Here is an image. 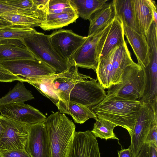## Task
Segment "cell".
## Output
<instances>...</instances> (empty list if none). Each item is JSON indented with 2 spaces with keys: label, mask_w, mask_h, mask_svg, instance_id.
<instances>
[{
  "label": "cell",
  "mask_w": 157,
  "mask_h": 157,
  "mask_svg": "<svg viewBox=\"0 0 157 157\" xmlns=\"http://www.w3.org/2000/svg\"><path fill=\"white\" fill-rule=\"evenodd\" d=\"M136 20L140 33L146 36L153 21L151 0H132Z\"/></svg>",
  "instance_id": "19"
},
{
  "label": "cell",
  "mask_w": 157,
  "mask_h": 157,
  "mask_svg": "<svg viewBox=\"0 0 157 157\" xmlns=\"http://www.w3.org/2000/svg\"><path fill=\"white\" fill-rule=\"evenodd\" d=\"M25 150L31 157H51L48 136L43 122L28 125Z\"/></svg>",
  "instance_id": "13"
},
{
  "label": "cell",
  "mask_w": 157,
  "mask_h": 157,
  "mask_svg": "<svg viewBox=\"0 0 157 157\" xmlns=\"http://www.w3.org/2000/svg\"><path fill=\"white\" fill-rule=\"evenodd\" d=\"M72 7L70 0H49L48 10H58Z\"/></svg>",
  "instance_id": "32"
},
{
  "label": "cell",
  "mask_w": 157,
  "mask_h": 157,
  "mask_svg": "<svg viewBox=\"0 0 157 157\" xmlns=\"http://www.w3.org/2000/svg\"><path fill=\"white\" fill-rule=\"evenodd\" d=\"M12 25L10 23L0 18V27Z\"/></svg>",
  "instance_id": "39"
},
{
  "label": "cell",
  "mask_w": 157,
  "mask_h": 157,
  "mask_svg": "<svg viewBox=\"0 0 157 157\" xmlns=\"http://www.w3.org/2000/svg\"><path fill=\"white\" fill-rule=\"evenodd\" d=\"M56 105L60 113L71 116L76 123L83 124L90 118H97L90 108L75 102L59 100Z\"/></svg>",
  "instance_id": "18"
},
{
  "label": "cell",
  "mask_w": 157,
  "mask_h": 157,
  "mask_svg": "<svg viewBox=\"0 0 157 157\" xmlns=\"http://www.w3.org/2000/svg\"><path fill=\"white\" fill-rule=\"evenodd\" d=\"M78 68L77 66L73 65L66 71L56 74L51 88L59 100L67 101L71 91L76 83L86 79L92 78L89 76L79 73Z\"/></svg>",
  "instance_id": "14"
},
{
  "label": "cell",
  "mask_w": 157,
  "mask_h": 157,
  "mask_svg": "<svg viewBox=\"0 0 157 157\" xmlns=\"http://www.w3.org/2000/svg\"><path fill=\"white\" fill-rule=\"evenodd\" d=\"M31 91L25 87L23 82H18L6 95L0 98V106L15 103H24L34 99Z\"/></svg>",
  "instance_id": "25"
},
{
  "label": "cell",
  "mask_w": 157,
  "mask_h": 157,
  "mask_svg": "<svg viewBox=\"0 0 157 157\" xmlns=\"http://www.w3.org/2000/svg\"><path fill=\"white\" fill-rule=\"evenodd\" d=\"M21 12L29 13L23 10L7 4L5 2V0H0V16L7 13Z\"/></svg>",
  "instance_id": "33"
},
{
  "label": "cell",
  "mask_w": 157,
  "mask_h": 157,
  "mask_svg": "<svg viewBox=\"0 0 157 157\" xmlns=\"http://www.w3.org/2000/svg\"><path fill=\"white\" fill-rule=\"evenodd\" d=\"M148 146V144L145 143L137 157H149Z\"/></svg>",
  "instance_id": "36"
},
{
  "label": "cell",
  "mask_w": 157,
  "mask_h": 157,
  "mask_svg": "<svg viewBox=\"0 0 157 157\" xmlns=\"http://www.w3.org/2000/svg\"><path fill=\"white\" fill-rule=\"evenodd\" d=\"M14 81L26 82V80L20 76L14 75L0 66V82H11Z\"/></svg>",
  "instance_id": "30"
},
{
  "label": "cell",
  "mask_w": 157,
  "mask_h": 157,
  "mask_svg": "<svg viewBox=\"0 0 157 157\" xmlns=\"http://www.w3.org/2000/svg\"><path fill=\"white\" fill-rule=\"evenodd\" d=\"M36 32L34 28L24 26L11 25L0 27V41L24 39Z\"/></svg>",
  "instance_id": "26"
},
{
  "label": "cell",
  "mask_w": 157,
  "mask_h": 157,
  "mask_svg": "<svg viewBox=\"0 0 157 157\" xmlns=\"http://www.w3.org/2000/svg\"><path fill=\"white\" fill-rule=\"evenodd\" d=\"M56 74L39 77L27 82L33 86L40 93L48 98L56 105L59 99L52 91L51 85L55 78Z\"/></svg>",
  "instance_id": "27"
},
{
  "label": "cell",
  "mask_w": 157,
  "mask_h": 157,
  "mask_svg": "<svg viewBox=\"0 0 157 157\" xmlns=\"http://www.w3.org/2000/svg\"><path fill=\"white\" fill-rule=\"evenodd\" d=\"M121 82L109 88L104 99L114 97L130 100H139L144 93L146 82L144 68L137 63L127 67Z\"/></svg>",
  "instance_id": "4"
},
{
  "label": "cell",
  "mask_w": 157,
  "mask_h": 157,
  "mask_svg": "<svg viewBox=\"0 0 157 157\" xmlns=\"http://www.w3.org/2000/svg\"><path fill=\"white\" fill-rule=\"evenodd\" d=\"M135 63L125 40L99 60L95 71L97 79L104 89H109L121 83L125 68Z\"/></svg>",
  "instance_id": "3"
},
{
  "label": "cell",
  "mask_w": 157,
  "mask_h": 157,
  "mask_svg": "<svg viewBox=\"0 0 157 157\" xmlns=\"http://www.w3.org/2000/svg\"><path fill=\"white\" fill-rule=\"evenodd\" d=\"M145 143L157 147V123L154 124L151 128Z\"/></svg>",
  "instance_id": "34"
},
{
  "label": "cell",
  "mask_w": 157,
  "mask_h": 157,
  "mask_svg": "<svg viewBox=\"0 0 157 157\" xmlns=\"http://www.w3.org/2000/svg\"><path fill=\"white\" fill-rule=\"evenodd\" d=\"M118 157H135L132 151L130 148L127 149L121 148L118 151Z\"/></svg>",
  "instance_id": "35"
},
{
  "label": "cell",
  "mask_w": 157,
  "mask_h": 157,
  "mask_svg": "<svg viewBox=\"0 0 157 157\" xmlns=\"http://www.w3.org/2000/svg\"><path fill=\"white\" fill-rule=\"evenodd\" d=\"M0 18L12 25L33 28L39 26L42 22L35 16L24 12L5 13L0 16Z\"/></svg>",
  "instance_id": "28"
},
{
  "label": "cell",
  "mask_w": 157,
  "mask_h": 157,
  "mask_svg": "<svg viewBox=\"0 0 157 157\" xmlns=\"http://www.w3.org/2000/svg\"><path fill=\"white\" fill-rule=\"evenodd\" d=\"M149 157H157V147L153 144H148Z\"/></svg>",
  "instance_id": "37"
},
{
  "label": "cell",
  "mask_w": 157,
  "mask_h": 157,
  "mask_svg": "<svg viewBox=\"0 0 157 157\" xmlns=\"http://www.w3.org/2000/svg\"><path fill=\"white\" fill-rule=\"evenodd\" d=\"M98 141L91 132H75L68 157H101Z\"/></svg>",
  "instance_id": "15"
},
{
  "label": "cell",
  "mask_w": 157,
  "mask_h": 157,
  "mask_svg": "<svg viewBox=\"0 0 157 157\" xmlns=\"http://www.w3.org/2000/svg\"><path fill=\"white\" fill-rule=\"evenodd\" d=\"M94 128L91 131L95 137L107 140L109 139L118 138L113 132L114 128L117 126L109 121L98 118L96 120Z\"/></svg>",
  "instance_id": "29"
},
{
  "label": "cell",
  "mask_w": 157,
  "mask_h": 157,
  "mask_svg": "<svg viewBox=\"0 0 157 157\" xmlns=\"http://www.w3.org/2000/svg\"><path fill=\"white\" fill-rule=\"evenodd\" d=\"M97 81V79L92 78L77 83L71 91L67 101L89 108L98 105L105 98L106 92Z\"/></svg>",
  "instance_id": "10"
},
{
  "label": "cell",
  "mask_w": 157,
  "mask_h": 157,
  "mask_svg": "<svg viewBox=\"0 0 157 157\" xmlns=\"http://www.w3.org/2000/svg\"><path fill=\"white\" fill-rule=\"evenodd\" d=\"M125 41L122 22L116 16L111 23L105 39L99 60L117 46Z\"/></svg>",
  "instance_id": "22"
},
{
  "label": "cell",
  "mask_w": 157,
  "mask_h": 157,
  "mask_svg": "<svg viewBox=\"0 0 157 157\" xmlns=\"http://www.w3.org/2000/svg\"><path fill=\"white\" fill-rule=\"evenodd\" d=\"M0 66L12 74L25 79L26 82L39 77L57 73L53 68L36 58L0 62Z\"/></svg>",
  "instance_id": "8"
},
{
  "label": "cell",
  "mask_w": 157,
  "mask_h": 157,
  "mask_svg": "<svg viewBox=\"0 0 157 157\" xmlns=\"http://www.w3.org/2000/svg\"><path fill=\"white\" fill-rule=\"evenodd\" d=\"M112 22L97 33L86 36L82 44L72 57L71 61V65L92 69L95 71Z\"/></svg>",
  "instance_id": "6"
},
{
  "label": "cell",
  "mask_w": 157,
  "mask_h": 157,
  "mask_svg": "<svg viewBox=\"0 0 157 157\" xmlns=\"http://www.w3.org/2000/svg\"><path fill=\"white\" fill-rule=\"evenodd\" d=\"M20 40L36 58L51 67L57 73L66 71L71 66L55 50L50 42L49 35L37 32Z\"/></svg>",
  "instance_id": "5"
},
{
  "label": "cell",
  "mask_w": 157,
  "mask_h": 157,
  "mask_svg": "<svg viewBox=\"0 0 157 157\" xmlns=\"http://www.w3.org/2000/svg\"><path fill=\"white\" fill-rule=\"evenodd\" d=\"M0 113L4 117L27 125L43 122L47 118L38 110L24 103L0 105Z\"/></svg>",
  "instance_id": "12"
},
{
  "label": "cell",
  "mask_w": 157,
  "mask_h": 157,
  "mask_svg": "<svg viewBox=\"0 0 157 157\" xmlns=\"http://www.w3.org/2000/svg\"><path fill=\"white\" fill-rule=\"evenodd\" d=\"M112 3L115 16L123 24L140 33L135 17L132 0H113Z\"/></svg>",
  "instance_id": "21"
},
{
  "label": "cell",
  "mask_w": 157,
  "mask_h": 157,
  "mask_svg": "<svg viewBox=\"0 0 157 157\" xmlns=\"http://www.w3.org/2000/svg\"><path fill=\"white\" fill-rule=\"evenodd\" d=\"M115 17V12L112 2H107L91 16L89 20L88 36L102 29L111 22Z\"/></svg>",
  "instance_id": "20"
},
{
  "label": "cell",
  "mask_w": 157,
  "mask_h": 157,
  "mask_svg": "<svg viewBox=\"0 0 157 157\" xmlns=\"http://www.w3.org/2000/svg\"><path fill=\"white\" fill-rule=\"evenodd\" d=\"M157 123V108H152L148 103H144L140 108L133 131L130 136L129 148L135 157H137L145 143L149 132Z\"/></svg>",
  "instance_id": "7"
},
{
  "label": "cell",
  "mask_w": 157,
  "mask_h": 157,
  "mask_svg": "<svg viewBox=\"0 0 157 157\" xmlns=\"http://www.w3.org/2000/svg\"><path fill=\"white\" fill-rule=\"evenodd\" d=\"M78 17L75 11L60 13H48L45 20L39 26L45 31L62 28L75 22Z\"/></svg>",
  "instance_id": "23"
},
{
  "label": "cell",
  "mask_w": 157,
  "mask_h": 157,
  "mask_svg": "<svg viewBox=\"0 0 157 157\" xmlns=\"http://www.w3.org/2000/svg\"><path fill=\"white\" fill-rule=\"evenodd\" d=\"M108 0H70L78 16L90 20L92 15L101 8Z\"/></svg>",
  "instance_id": "24"
},
{
  "label": "cell",
  "mask_w": 157,
  "mask_h": 157,
  "mask_svg": "<svg viewBox=\"0 0 157 157\" xmlns=\"http://www.w3.org/2000/svg\"><path fill=\"white\" fill-rule=\"evenodd\" d=\"M152 6L154 22L155 25H157V13L156 5L155 1L152 0Z\"/></svg>",
  "instance_id": "38"
},
{
  "label": "cell",
  "mask_w": 157,
  "mask_h": 157,
  "mask_svg": "<svg viewBox=\"0 0 157 157\" xmlns=\"http://www.w3.org/2000/svg\"><path fill=\"white\" fill-rule=\"evenodd\" d=\"M4 132V129L0 121V139L2 137Z\"/></svg>",
  "instance_id": "40"
},
{
  "label": "cell",
  "mask_w": 157,
  "mask_h": 157,
  "mask_svg": "<svg viewBox=\"0 0 157 157\" xmlns=\"http://www.w3.org/2000/svg\"><path fill=\"white\" fill-rule=\"evenodd\" d=\"M144 103L116 97L104 99L91 109L98 118L105 120L127 130L130 136L140 108Z\"/></svg>",
  "instance_id": "1"
},
{
  "label": "cell",
  "mask_w": 157,
  "mask_h": 157,
  "mask_svg": "<svg viewBox=\"0 0 157 157\" xmlns=\"http://www.w3.org/2000/svg\"><path fill=\"white\" fill-rule=\"evenodd\" d=\"M48 134L51 157H68L73 142L75 126L59 112L53 113L43 122Z\"/></svg>",
  "instance_id": "2"
},
{
  "label": "cell",
  "mask_w": 157,
  "mask_h": 157,
  "mask_svg": "<svg viewBox=\"0 0 157 157\" xmlns=\"http://www.w3.org/2000/svg\"><path fill=\"white\" fill-rule=\"evenodd\" d=\"M4 132L0 139V151L25 149L28 136V125L0 115Z\"/></svg>",
  "instance_id": "9"
},
{
  "label": "cell",
  "mask_w": 157,
  "mask_h": 157,
  "mask_svg": "<svg viewBox=\"0 0 157 157\" xmlns=\"http://www.w3.org/2000/svg\"><path fill=\"white\" fill-rule=\"evenodd\" d=\"M1 157H31L25 149L1 150Z\"/></svg>",
  "instance_id": "31"
},
{
  "label": "cell",
  "mask_w": 157,
  "mask_h": 157,
  "mask_svg": "<svg viewBox=\"0 0 157 157\" xmlns=\"http://www.w3.org/2000/svg\"><path fill=\"white\" fill-rule=\"evenodd\" d=\"M0 157H1V155H0Z\"/></svg>",
  "instance_id": "41"
},
{
  "label": "cell",
  "mask_w": 157,
  "mask_h": 157,
  "mask_svg": "<svg viewBox=\"0 0 157 157\" xmlns=\"http://www.w3.org/2000/svg\"><path fill=\"white\" fill-rule=\"evenodd\" d=\"M35 58L20 39L0 41V62Z\"/></svg>",
  "instance_id": "17"
},
{
  "label": "cell",
  "mask_w": 157,
  "mask_h": 157,
  "mask_svg": "<svg viewBox=\"0 0 157 157\" xmlns=\"http://www.w3.org/2000/svg\"><path fill=\"white\" fill-rule=\"evenodd\" d=\"M124 33L132 48L138 64L145 68L149 63L150 53L146 36L123 24Z\"/></svg>",
  "instance_id": "16"
},
{
  "label": "cell",
  "mask_w": 157,
  "mask_h": 157,
  "mask_svg": "<svg viewBox=\"0 0 157 157\" xmlns=\"http://www.w3.org/2000/svg\"><path fill=\"white\" fill-rule=\"evenodd\" d=\"M86 38L68 29L56 30L49 35L50 40L55 50L71 66L72 57Z\"/></svg>",
  "instance_id": "11"
}]
</instances>
